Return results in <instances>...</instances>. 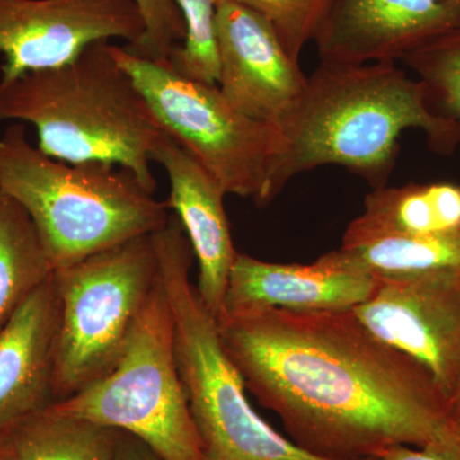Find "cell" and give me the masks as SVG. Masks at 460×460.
I'll list each match as a JSON object with an SVG mask.
<instances>
[{
  "instance_id": "cell-1",
  "label": "cell",
  "mask_w": 460,
  "mask_h": 460,
  "mask_svg": "<svg viewBox=\"0 0 460 460\" xmlns=\"http://www.w3.org/2000/svg\"><path fill=\"white\" fill-rule=\"evenodd\" d=\"M217 325L246 389L305 452L370 459L392 445L460 438L434 376L375 337L353 310L269 308L222 314Z\"/></svg>"
},
{
  "instance_id": "cell-2",
  "label": "cell",
  "mask_w": 460,
  "mask_h": 460,
  "mask_svg": "<svg viewBox=\"0 0 460 460\" xmlns=\"http://www.w3.org/2000/svg\"><path fill=\"white\" fill-rule=\"evenodd\" d=\"M275 126L283 140L278 195L296 175L323 165L344 166L372 190L387 186L407 129H420L438 154L460 145V123L436 113L423 84L395 63H320Z\"/></svg>"
},
{
  "instance_id": "cell-3",
  "label": "cell",
  "mask_w": 460,
  "mask_h": 460,
  "mask_svg": "<svg viewBox=\"0 0 460 460\" xmlns=\"http://www.w3.org/2000/svg\"><path fill=\"white\" fill-rule=\"evenodd\" d=\"M109 47L93 42L66 65L0 80V122L31 123L45 155L120 166L154 195L151 151L163 128Z\"/></svg>"
},
{
  "instance_id": "cell-4",
  "label": "cell",
  "mask_w": 460,
  "mask_h": 460,
  "mask_svg": "<svg viewBox=\"0 0 460 460\" xmlns=\"http://www.w3.org/2000/svg\"><path fill=\"white\" fill-rule=\"evenodd\" d=\"M0 190L31 217L53 270L168 223V206L127 169L60 162L27 140L23 123L0 137Z\"/></svg>"
},
{
  "instance_id": "cell-5",
  "label": "cell",
  "mask_w": 460,
  "mask_h": 460,
  "mask_svg": "<svg viewBox=\"0 0 460 460\" xmlns=\"http://www.w3.org/2000/svg\"><path fill=\"white\" fill-rule=\"evenodd\" d=\"M153 239L171 308L175 362L206 460H337L301 449L251 407L243 377L224 350L217 319L190 283L196 257L177 215L171 214Z\"/></svg>"
},
{
  "instance_id": "cell-6",
  "label": "cell",
  "mask_w": 460,
  "mask_h": 460,
  "mask_svg": "<svg viewBox=\"0 0 460 460\" xmlns=\"http://www.w3.org/2000/svg\"><path fill=\"white\" fill-rule=\"evenodd\" d=\"M51 410L128 432L163 460H206L177 362L162 279L113 367Z\"/></svg>"
},
{
  "instance_id": "cell-7",
  "label": "cell",
  "mask_w": 460,
  "mask_h": 460,
  "mask_svg": "<svg viewBox=\"0 0 460 460\" xmlns=\"http://www.w3.org/2000/svg\"><path fill=\"white\" fill-rule=\"evenodd\" d=\"M111 53L144 93L163 131L219 181L226 195L268 206L283 146L275 124L239 113L217 84L190 80L168 60H151L111 44Z\"/></svg>"
},
{
  "instance_id": "cell-8",
  "label": "cell",
  "mask_w": 460,
  "mask_h": 460,
  "mask_svg": "<svg viewBox=\"0 0 460 460\" xmlns=\"http://www.w3.org/2000/svg\"><path fill=\"white\" fill-rule=\"evenodd\" d=\"M59 296L56 402L107 374L154 290L160 266L153 234L129 239L54 270Z\"/></svg>"
},
{
  "instance_id": "cell-9",
  "label": "cell",
  "mask_w": 460,
  "mask_h": 460,
  "mask_svg": "<svg viewBox=\"0 0 460 460\" xmlns=\"http://www.w3.org/2000/svg\"><path fill=\"white\" fill-rule=\"evenodd\" d=\"M144 36L135 0H0V80L66 65L93 42L123 39L135 51Z\"/></svg>"
},
{
  "instance_id": "cell-10",
  "label": "cell",
  "mask_w": 460,
  "mask_h": 460,
  "mask_svg": "<svg viewBox=\"0 0 460 460\" xmlns=\"http://www.w3.org/2000/svg\"><path fill=\"white\" fill-rule=\"evenodd\" d=\"M375 337L420 363L454 401L460 392V270L380 280L353 308Z\"/></svg>"
},
{
  "instance_id": "cell-11",
  "label": "cell",
  "mask_w": 460,
  "mask_h": 460,
  "mask_svg": "<svg viewBox=\"0 0 460 460\" xmlns=\"http://www.w3.org/2000/svg\"><path fill=\"white\" fill-rule=\"evenodd\" d=\"M217 87L239 113L277 124L305 89L307 77L270 23L234 0H217Z\"/></svg>"
},
{
  "instance_id": "cell-12",
  "label": "cell",
  "mask_w": 460,
  "mask_h": 460,
  "mask_svg": "<svg viewBox=\"0 0 460 460\" xmlns=\"http://www.w3.org/2000/svg\"><path fill=\"white\" fill-rule=\"evenodd\" d=\"M460 27V0H332L314 44L320 63H396Z\"/></svg>"
},
{
  "instance_id": "cell-13",
  "label": "cell",
  "mask_w": 460,
  "mask_h": 460,
  "mask_svg": "<svg viewBox=\"0 0 460 460\" xmlns=\"http://www.w3.org/2000/svg\"><path fill=\"white\" fill-rule=\"evenodd\" d=\"M376 288V278L341 250L308 265L268 262L238 253L230 270L222 314L269 308L353 310L368 301Z\"/></svg>"
},
{
  "instance_id": "cell-14",
  "label": "cell",
  "mask_w": 460,
  "mask_h": 460,
  "mask_svg": "<svg viewBox=\"0 0 460 460\" xmlns=\"http://www.w3.org/2000/svg\"><path fill=\"white\" fill-rule=\"evenodd\" d=\"M151 160L168 174L171 193L165 204L177 215L190 239L199 262V299L217 319L222 314L230 270L238 255L224 208L226 190L164 131L154 145Z\"/></svg>"
},
{
  "instance_id": "cell-15",
  "label": "cell",
  "mask_w": 460,
  "mask_h": 460,
  "mask_svg": "<svg viewBox=\"0 0 460 460\" xmlns=\"http://www.w3.org/2000/svg\"><path fill=\"white\" fill-rule=\"evenodd\" d=\"M59 311L53 271L0 329V436L56 402Z\"/></svg>"
},
{
  "instance_id": "cell-16",
  "label": "cell",
  "mask_w": 460,
  "mask_h": 460,
  "mask_svg": "<svg viewBox=\"0 0 460 460\" xmlns=\"http://www.w3.org/2000/svg\"><path fill=\"white\" fill-rule=\"evenodd\" d=\"M377 237L459 238L460 183L429 181L372 190L341 244Z\"/></svg>"
},
{
  "instance_id": "cell-17",
  "label": "cell",
  "mask_w": 460,
  "mask_h": 460,
  "mask_svg": "<svg viewBox=\"0 0 460 460\" xmlns=\"http://www.w3.org/2000/svg\"><path fill=\"white\" fill-rule=\"evenodd\" d=\"M53 271L31 217L0 190V329Z\"/></svg>"
},
{
  "instance_id": "cell-18",
  "label": "cell",
  "mask_w": 460,
  "mask_h": 460,
  "mask_svg": "<svg viewBox=\"0 0 460 460\" xmlns=\"http://www.w3.org/2000/svg\"><path fill=\"white\" fill-rule=\"evenodd\" d=\"M5 436L17 460H113L119 431L49 407Z\"/></svg>"
},
{
  "instance_id": "cell-19",
  "label": "cell",
  "mask_w": 460,
  "mask_h": 460,
  "mask_svg": "<svg viewBox=\"0 0 460 460\" xmlns=\"http://www.w3.org/2000/svg\"><path fill=\"white\" fill-rule=\"evenodd\" d=\"M339 250L380 280L460 270V237H377L341 244Z\"/></svg>"
},
{
  "instance_id": "cell-20",
  "label": "cell",
  "mask_w": 460,
  "mask_h": 460,
  "mask_svg": "<svg viewBox=\"0 0 460 460\" xmlns=\"http://www.w3.org/2000/svg\"><path fill=\"white\" fill-rule=\"evenodd\" d=\"M401 62L423 84L436 113L460 123V27L411 51Z\"/></svg>"
},
{
  "instance_id": "cell-21",
  "label": "cell",
  "mask_w": 460,
  "mask_h": 460,
  "mask_svg": "<svg viewBox=\"0 0 460 460\" xmlns=\"http://www.w3.org/2000/svg\"><path fill=\"white\" fill-rule=\"evenodd\" d=\"M187 25L186 40L169 57L178 74L208 84H217L219 60L215 41L217 0H178Z\"/></svg>"
},
{
  "instance_id": "cell-22",
  "label": "cell",
  "mask_w": 460,
  "mask_h": 460,
  "mask_svg": "<svg viewBox=\"0 0 460 460\" xmlns=\"http://www.w3.org/2000/svg\"><path fill=\"white\" fill-rule=\"evenodd\" d=\"M270 23L288 56L299 63L302 50L314 41L332 0H234Z\"/></svg>"
},
{
  "instance_id": "cell-23",
  "label": "cell",
  "mask_w": 460,
  "mask_h": 460,
  "mask_svg": "<svg viewBox=\"0 0 460 460\" xmlns=\"http://www.w3.org/2000/svg\"><path fill=\"white\" fill-rule=\"evenodd\" d=\"M144 21L141 47L132 53L151 60H169L186 40L187 25L178 0H135ZM129 50V49H128Z\"/></svg>"
},
{
  "instance_id": "cell-24",
  "label": "cell",
  "mask_w": 460,
  "mask_h": 460,
  "mask_svg": "<svg viewBox=\"0 0 460 460\" xmlns=\"http://www.w3.org/2000/svg\"><path fill=\"white\" fill-rule=\"evenodd\" d=\"M380 460H460L459 440L426 445L416 447L410 445H392L378 454Z\"/></svg>"
},
{
  "instance_id": "cell-25",
  "label": "cell",
  "mask_w": 460,
  "mask_h": 460,
  "mask_svg": "<svg viewBox=\"0 0 460 460\" xmlns=\"http://www.w3.org/2000/svg\"><path fill=\"white\" fill-rule=\"evenodd\" d=\"M113 460H163L147 444L128 432L119 431Z\"/></svg>"
},
{
  "instance_id": "cell-26",
  "label": "cell",
  "mask_w": 460,
  "mask_h": 460,
  "mask_svg": "<svg viewBox=\"0 0 460 460\" xmlns=\"http://www.w3.org/2000/svg\"><path fill=\"white\" fill-rule=\"evenodd\" d=\"M0 460H17L7 436H0Z\"/></svg>"
},
{
  "instance_id": "cell-27",
  "label": "cell",
  "mask_w": 460,
  "mask_h": 460,
  "mask_svg": "<svg viewBox=\"0 0 460 460\" xmlns=\"http://www.w3.org/2000/svg\"><path fill=\"white\" fill-rule=\"evenodd\" d=\"M452 408L454 417H456V420L460 426V392L458 393V395L454 398V401L452 402Z\"/></svg>"
}]
</instances>
